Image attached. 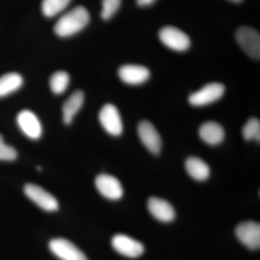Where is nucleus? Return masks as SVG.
I'll use <instances>...</instances> for the list:
<instances>
[{
    "label": "nucleus",
    "mask_w": 260,
    "mask_h": 260,
    "mask_svg": "<svg viewBox=\"0 0 260 260\" xmlns=\"http://www.w3.org/2000/svg\"><path fill=\"white\" fill-rule=\"evenodd\" d=\"M186 172L198 181H205L209 177L210 169L206 162L197 157H190L185 162Z\"/></svg>",
    "instance_id": "nucleus-17"
},
{
    "label": "nucleus",
    "mask_w": 260,
    "mask_h": 260,
    "mask_svg": "<svg viewBox=\"0 0 260 260\" xmlns=\"http://www.w3.org/2000/svg\"><path fill=\"white\" fill-rule=\"evenodd\" d=\"M225 87L223 84L213 83L205 85L200 90L191 94L189 102L194 107H203L216 102L223 96Z\"/></svg>",
    "instance_id": "nucleus-5"
},
{
    "label": "nucleus",
    "mask_w": 260,
    "mask_h": 260,
    "mask_svg": "<svg viewBox=\"0 0 260 260\" xmlns=\"http://www.w3.org/2000/svg\"><path fill=\"white\" fill-rule=\"evenodd\" d=\"M49 247L51 252L61 260H88L83 251L73 243L63 238L51 240Z\"/></svg>",
    "instance_id": "nucleus-7"
},
{
    "label": "nucleus",
    "mask_w": 260,
    "mask_h": 260,
    "mask_svg": "<svg viewBox=\"0 0 260 260\" xmlns=\"http://www.w3.org/2000/svg\"><path fill=\"white\" fill-rule=\"evenodd\" d=\"M84 93L81 90H76L64 103L62 107L63 121L65 124H71L75 115L83 107Z\"/></svg>",
    "instance_id": "nucleus-16"
},
{
    "label": "nucleus",
    "mask_w": 260,
    "mask_h": 260,
    "mask_svg": "<svg viewBox=\"0 0 260 260\" xmlns=\"http://www.w3.org/2000/svg\"><path fill=\"white\" fill-rule=\"evenodd\" d=\"M230 1L233 2V3H241V2L242 1V0H230Z\"/></svg>",
    "instance_id": "nucleus-25"
},
{
    "label": "nucleus",
    "mask_w": 260,
    "mask_h": 260,
    "mask_svg": "<svg viewBox=\"0 0 260 260\" xmlns=\"http://www.w3.org/2000/svg\"><path fill=\"white\" fill-rule=\"evenodd\" d=\"M236 39L248 55L254 59H259L260 35L257 30L249 27H241L236 32Z\"/></svg>",
    "instance_id": "nucleus-2"
},
{
    "label": "nucleus",
    "mask_w": 260,
    "mask_h": 260,
    "mask_svg": "<svg viewBox=\"0 0 260 260\" xmlns=\"http://www.w3.org/2000/svg\"><path fill=\"white\" fill-rule=\"evenodd\" d=\"M158 37L166 47L174 51H184L190 47L189 37L176 27H164L159 31Z\"/></svg>",
    "instance_id": "nucleus-3"
},
{
    "label": "nucleus",
    "mask_w": 260,
    "mask_h": 260,
    "mask_svg": "<svg viewBox=\"0 0 260 260\" xmlns=\"http://www.w3.org/2000/svg\"><path fill=\"white\" fill-rule=\"evenodd\" d=\"M120 79L128 85H140L150 78L148 68L140 65L126 64L121 67L118 71Z\"/></svg>",
    "instance_id": "nucleus-13"
},
{
    "label": "nucleus",
    "mask_w": 260,
    "mask_h": 260,
    "mask_svg": "<svg viewBox=\"0 0 260 260\" xmlns=\"http://www.w3.org/2000/svg\"><path fill=\"white\" fill-rule=\"evenodd\" d=\"M138 132L140 140L149 151L155 155L160 153L162 148L161 138L150 121H141L138 125Z\"/></svg>",
    "instance_id": "nucleus-12"
},
{
    "label": "nucleus",
    "mask_w": 260,
    "mask_h": 260,
    "mask_svg": "<svg viewBox=\"0 0 260 260\" xmlns=\"http://www.w3.org/2000/svg\"><path fill=\"white\" fill-rule=\"evenodd\" d=\"M200 138L210 145H217L221 143L225 137L223 126L215 121L205 122L199 129Z\"/></svg>",
    "instance_id": "nucleus-15"
},
{
    "label": "nucleus",
    "mask_w": 260,
    "mask_h": 260,
    "mask_svg": "<svg viewBox=\"0 0 260 260\" xmlns=\"http://www.w3.org/2000/svg\"><path fill=\"white\" fill-rule=\"evenodd\" d=\"M148 208L154 218L160 221L169 223L175 218V210L167 200L155 197L150 198L148 202Z\"/></svg>",
    "instance_id": "nucleus-14"
},
{
    "label": "nucleus",
    "mask_w": 260,
    "mask_h": 260,
    "mask_svg": "<svg viewBox=\"0 0 260 260\" xmlns=\"http://www.w3.org/2000/svg\"><path fill=\"white\" fill-rule=\"evenodd\" d=\"M95 187L102 196L111 200H118L124 194L120 181L109 174L98 176L95 180Z\"/></svg>",
    "instance_id": "nucleus-11"
},
{
    "label": "nucleus",
    "mask_w": 260,
    "mask_h": 260,
    "mask_svg": "<svg viewBox=\"0 0 260 260\" xmlns=\"http://www.w3.org/2000/svg\"><path fill=\"white\" fill-rule=\"evenodd\" d=\"M18 157L16 150L13 147L5 144L3 135L0 134V160L13 161Z\"/></svg>",
    "instance_id": "nucleus-23"
},
{
    "label": "nucleus",
    "mask_w": 260,
    "mask_h": 260,
    "mask_svg": "<svg viewBox=\"0 0 260 260\" xmlns=\"http://www.w3.org/2000/svg\"><path fill=\"white\" fill-rule=\"evenodd\" d=\"M90 21L88 10L83 6H78L63 15L54 25V32L58 37H70L78 34Z\"/></svg>",
    "instance_id": "nucleus-1"
},
{
    "label": "nucleus",
    "mask_w": 260,
    "mask_h": 260,
    "mask_svg": "<svg viewBox=\"0 0 260 260\" xmlns=\"http://www.w3.org/2000/svg\"><path fill=\"white\" fill-rule=\"evenodd\" d=\"M121 3V0H102V18L109 20L119 10Z\"/></svg>",
    "instance_id": "nucleus-22"
},
{
    "label": "nucleus",
    "mask_w": 260,
    "mask_h": 260,
    "mask_svg": "<svg viewBox=\"0 0 260 260\" xmlns=\"http://www.w3.org/2000/svg\"><path fill=\"white\" fill-rule=\"evenodd\" d=\"M99 121L105 131L112 136H119L123 132V124L117 108L113 104L104 105L99 112Z\"/></svg>",
    "instance_id": "nucleus-6"
},
{
    "label": "nucleus",
    "mask_w": 260,
    "mask_h": 260,
    "mask_svg": "<svg viewBox=\"0 0 260 260\" xmlns=\"http://www.w3.org/2000/svg\"><path fill=\"white\" fill-rule=\"evenodd\" d=\"M70 80V75L66 72L59 71L54 73L49 80L51 91L56 95L62 94L68 88Z\"/></svg>",
    "instance_id": "nucleus-19"
},
{
    "label": "nucleus",
    "mask_w": 260,
    "mask_h": 260,
    "mask_svg": "<svg viewBox=\"0 0 260 260\" xmlns=\"http://www.w3.org/2000/svg\"><path fill=\"white\" fill-rule=\"evenodd\" d=\"M23 77L18 73H10L0 77V98L7 96L21 88Z\"/></svg>",
    "instance_id": "nucleus-18"
},
{
    "label": "nucleus",
    "mask_w": 260,
    "mask_h": 260,
    "mask_svg": "<svg viewBox=\"0 0 260 260\" xmlns=\"http://www.w3.org/2000/svg\"><path fill=\"white\" fill-rule=\"evenodd\" d=\"M242 135L246 140H260V122L256 118L249 119L242 129Z\"/></svg>",
    "instance_id": "nucleus-21"
},
{
    "label": "nucleus",
    "mask_w": 260,
    "mask_h": 260,
    "mask_svg": "<svg viewBox=\"0 0 260 260\" xmlns=\"http://www.w3.org/2000/svg\"><path fill=\"white\" fill-rule=\"evenodd\" d=\"M112 245L118 253L126 257H138L145 251L144 246L142 243L124 234L114 236L112 239Z\"/></svg>",
    "instance_id": "nucleus-10"
},
{
    "label": "nucleus",
    "mask_w": 260,
    "mask_h": 260,
    "mask_svg": "<svg viewBox=\"0 0 260 260\" xmlns=\"http://www.w3.org/2000/svg\"><path fill=\"white\" fill-rule=\"evenodd\" d=\"M156 0H137V3L140 7L149 6L153 4Z\"/></svg>",
    "instance_id": "nucleus-24"
},
{
    "label": "nucleus",
    "mask_w": 260,
    "mask_h": 260,
    "mask_svg": "<svg viewBox=\"0 0 260 260\" xmlns=\"http://www.w3.org/2000/svg\"><path fill=\"white\" fill-rule=\"evenodd\" d=\"M24 193L32 203L45 211L54 212L59 208L56 198L37 184H26L24 187Z\"/></svg>",
    "instance_id": "nucleus-4"
},
{
    "label": "nucleus",
    "mask_w": 260,
    "mask_h": 260,
    "mask_svg": "<svg viewBox=\"0 0 260 260\" xmlns=\"http://www.w3.org/2000/svg\"><path fill=\"white\" fill-rule=\"evenodd\" d=\"M236 236L241 242L251 250L259 249L260 225L256 222L245 221L239 223L235 231Z\"/></svg>",
    "instance_id": "nucleus-8"
},
{
    "label": "nucleus",
    "mask_w": 260,
    "mask_h": 260,
    "mask_svg": "<svg viewBox=\"0 0 260 260\" xmlns=\"http://www.w3.org/2000/svg\"><path fill=\"white\" fill-rule=\"evenodd\" d=\"M72 0H43V14L47 18H53L61 13L69 5Z\"/></svg>",
    "instance_id": "nucleus-20"
},
{
    "label": "nucleus",
    "mask_w": 260,
    "mask_h": 260,
    "mask_svg": "<svg viewBox=\"0 0 260 260\" xmlns=\"http://www.w3.org/2000/svg\"><path fill=\"white\" fill-rule=\"evenodd\" d=\"M17 124L27 138L38 140L42 135V125L37 116L31 111H21L17 116Z\"/></svg>",
    "instance_id": "nucleus-9"
}]
</instances>
